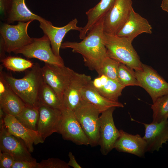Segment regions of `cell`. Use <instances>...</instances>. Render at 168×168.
Instances as JSON below:
<instances>
[{"label":"cell","instance_id":"15","mask_svg":"<svg viewBox=\"0 0 168 168\" xmlns=\"http://www.w3.org/2000/svg\"><path fill=\"white\" fill-rule=\"evenodd\" d=\"M39 22L40 27L50 40L54 53L58 57H61L60 49L63 40L67 33L71 30H77L80 32L83 27L77 26L78 21L76 18L73 19L67 25L61 27L55 26L50 21L44 18Z\"/></svg>","mask_w":168,"mask_h":168},{"label":"cell","instance_id":"1","mask_svg":"<svg viewBox=\"0 0 168 168\" xmlns=\"http://www.w3.org/2000/svg\"><path fill=\"white\" fill-rule=\"evenodd\" d=\"M104 17L92 27L82 41H66L62 43L61 46L63 49H71L73 52L81 54L85 65L97 72L108 57L104 42Z\"/></svg>","mask_w":168,"mask_h":168},{"label":"cell","instance_id":"36","mask_svg":"<svg viewBox=\"0 0 168 168\" xmlns=\"http://www.w3.org/2000/svg\"><path fill=\"white\" fill-rule=\"evenodd\" d=\"M161 7L163 10L168 12V0H162Z\"/></svg>","mask_w":168,"mask_h":168},{"label":"cell","instance_id":"6","mask_svg":"<svg viewBox=\"0 0 168 168\" xmlns=\"http://www.w3.org/2000/svg\"><path fill=\"white\" fill-rule=\"evenodd\" d=\"M50 42L45 35L40 38H33L32 42L16 51L15 54H21L27 58H35L47 63L56 65H64L61 57L54 53Z\"/></svg>","mask_w":168,"mask_h":168},{"label":"cell","instance_id":"5","mask_svg":"<svg viewBox=\"0 0 168 168\" xmlns=\"http://www.w3.org/2000/svg\"><path fill=\"white\" fill-rule=\"evenodd\" d=\"M73 111L88 138L89 145L91 147L98 145L100 111L92 104L83 100Z\"/></svg>","mask_w":168,"mask_h":168},{"label":"cell","instance_id":"11","mask_svg":"<svg viewBox=\"0 0 168 168\" xmlns=\"http://www.w3.org/2000/svg\"><path fill=\"white\" fill-rule=\"evenodd\" d=\"M58 133L61 135L64 139L77 145H89L87 136L72 110L66 108L62 110Z\"/></svg>","mask_w":168,"mask_h":168},{"label":"cell","instance_id":"28","mask_svg":"<svg viewBox=\"0 0 168 168\" xmlns=\"http://www.w3.org/2000/svg\"><path fill=\"white\" fill-rule=\"evenodd\" d=\"M153 121L159 123L168 119V94L158 98L151 105Z\"/></svg>","mask_w":168,"mask_h":168},{"label":"cell","instance_id":"33","mask_svg":"<svg viewBox=\"0 0 168 168\" xmlns=\"http://www.w3.org/2000/svg\"><path fill=\"white\" fill-rule=\"evenodd\" d=\"M12 168H40L39 163L33 160L15 161Z\"/></svg>","mask_w":168,"mask_h":168},{"label":"cell","instance_id":"29","mask_svg":"<svg viewBox=\"0 0 168 168\" xmlns=\"http://www.w3.org/2000/svg\"><path fill=\"white\" fill-rule=\"evenodd\" d=\"M119 82L125 87L128 86H139L133 69L120 63L118 69Z\"/></svg>","mask_w":168,"mask_h":168},{"label":"cell","instance_id":"18","mask_svg":"<svg viewBox=\"0 0 168 168\" xmlns=\"http://www.w3.org/2000/svg\"><path fill=\"white\" fill-rule=\"evenodd\" d=\"M0 107L6 114L16 116L26 105L14 92L0 72Z\"/></svg>","mask_w":168,"mask_h":168},{"label":"cell","instance_id":"34","mask_svg":"<svg viewBox=\"0 0 168 168\" xmlns=\"http://www.w3.org/2000/svg\"><path fill=\"white\" fill-rule=\"evenodd\" d=\"M10 0H0V13L2 15L6 16L8 9Z\"/></svg>","mask_w":168,"mask_h":168},{"label":"cell","instance_id":"14","mask_svg":"<svg viewBox=\"0 0 168 168\" xmlns=\"http://www.w3.org/2000/svg\"><path fill=\"white\" fill-rule=\"evenodd\" d=\"M37 106L39 115L37 130L44 141L53 133L58 132L62 110L42 104Z\"/></svg>","mask_w":168,"mask_h":168},{"label":"cell","instance_id":"27","mask_svg":"<svg viewBox=\"0 0 168 168\" xmlns=\"http://www.w3.org/2000/svg\"><path fill=\"white\" fill-rule=\"evenodd\" d=\"M4 67L13 72H20L31 68L34 65L31 61L21 57L8 56L1 59Z\"/></svg>","mask_w":168,"mask_h":168},{"label":"cell","instance_id":"30","mask_svg":"<svg viewBox=\"0 0 168 168\" xmlns=\"http://www.w3.org/2000/svg\"><path fill=\"white\" fill-rule=\"evenodd\" d=\"M120 63L107 57L104 61L99 71L98 76L104 75L108 78L119 81L118 72Z\"/></svg>","mask_w":168,"mask_h":168},{"label":"cell","instance_id":"37","mask_svg":"<svg viewBox=\"0 0 168 168\" xmlns=\"http://www.w3.org/2000/svg\"><path fill=\"white\" fill-rule=\"evenodd\" d=\"M167 118H168V114H167Z\"/></svg>","mask_w":168,"mask_h":168},{"label":"cell","instance_id":"23","mask_svg":"<svg viewBox=\"0 0 168 168\" xmlns=\"http://www.w3.org/2000/svg\"><path fill=\"white\" fill-rule=\"evenodd\" d=\"M43 18L32 13L27 7L25 0H10L5 19L7 23L15 21L27 22L37 20L39 21Z\"/></svg>","mask_w":168,"mask_h":168},{"label":"cell","instance_id":"31","mask_svg":"<svg viewBox=\"0 0 168 168\" xmlns=\"http://www.w3.org/2000/svg\"><path fill=\"white\" fill-rule=\"evenodd\" d=\"M40 168H70L68 163L57 158L43 160L39 163Z\"/></svg>","mask_w":168,"mask_h":168},{"label":"cell","instance_id":"12","mask_svg":"<svg viewBox=\"0 0 168 168\" xmlns=\"http://www.w3.org/2000/svg\"><path fill=\"white\" fill-rule=\"evenodd\" d=\"M0 128V152L9 153L15 161L35 159L21 139L10 133L4 124Z\"/></svg>","mask_w":168,"mask_h":168},{"label":"cell","instance_id":"8","mask_svg":"<svg viewBox=\"0 0 168 168\" xmlns=\"http://www.w3.org/2000/svg\"><path fill=\"white\" fill-rule=\"evenodd\" d=\"M41 72L44 82L55 91L63 103L64 92L76 72L64 65L47 63L41 68Z\"/></svg>","mask_w":168,"mask_h":168},{"label":"cell","instance_id":"10","mask_svg":"<svg viewBox=\"0 0 168 168\" xmlns=\"http://www.w3.org/2000/svg\"><path fill=\"white\" fill-rule=\"evenodd\" d=\"M115 107L110 108L101 113L98 145L104 155H107L114 148L119 136V130L116 128L114 121L113 113Z\"/></svg>","mask_w":168,"mask_h":168},{"label":"cell","instance_id":"2","mask_svg":"<svg viewBox=\"0 0 168 168\" xmlns=\"http://www.w3.org/2000/svg\"><path fill=\"white\" fill-rule=\"evenodd\" d=\"M41 68L38 63L34 64L24 77L17 79L1 71L11 89L26 105L37 106L39 92L43 82Z\"/></svg>","mask_w":168,"mask_h":168},{"label":"cell","instance_id":"19","mask_svg":"<svg viewBox=\"0 0 168 168\" xmlns=\"http://www.w3.org/2000/svg\"><path fill=\"white\" fill-rule=\"evenodd\" d=\"M114 148L119 152L128 153L139 157H143L147 152V142L139 134L133 135L122 129Z\"/></svg>","mask_w":168,"mask_h":168},{"label":"cell","instance_id":"26","mask_svg":"<svg viewBox=\"0 0 168 168\" xmlns=\"http://www.w3.org/2000/svg\"><path fill=\"white\" fill-rule=\"evenodd\" d=\"M39 115L38 106H31L26 105L20 113L15 116L25 127L37 130Z\"/></svg>","mask_w":168,"mask_h":168},{"label":"cell","instance_id":"9","mask_svg":"<svg viewBox=\"0 0 168 168\" xmlns=\"http://www.w3.org/2000/svg\"><path fill=\"white\" fill-rule=\"evenodd\" d=\"M131 0H116L104 17L103 27L106 34L116 35L127 21L132 7Z\"/></svg>","mask_w":168,"mask_h":168},{"label":"cell","instance_id":"13","mask_svg":"<svg viewBox=\"0 0 168 168\" xmlns=\"http://www.w3.org/2000/svg\"><path fill=\"white\" fill-rule=\"evenodd\" d=\"M4 125L12 134L21 139L30 152L34 151V145L42 143L43 140L37 130L29 128L21 123L14 116L6 114L4 118Z\"/></svg>","mask_w":168,"mask_h":168},{"label":"cell","instance_id":"24","mask_svg":"<svg viewBox=\"0 0 168 168\" xmlns=\"http://www.w3.org/2000/svg\"><path fill=\"white\" fill-rule=\"evenodd\" d=\"M116 0H101L95 7L86 12L87 21L80 32L79 37L83 39L92 27L103 17L113 7Z\"/></svg>","mask_w":168,"mask_h":168},{"label":"cell","instance_id":"32","mask_svg":"<svg viewBox=\"0 0 168 168\" xmlns=\"http://www.w3.org/2000/svg\"><path fill=\"white\" fill-rule=\"evenodd\" d=\"M15 161L14 157L9 153L0 152V168H12Z\"/></svg>","mask_w":168,"mask_h":168},{"label":"cell","instance_id":"3","mask_svg":"<svg viewBox=\"0 0 168 168\" xmlns=\"http://www.w3.org/2000/svg\"><path fill=\"white\" fill-rule=\"evenodd\" d=\"M104 42L108 56L133 69H142V63L133 47L132 42L127 38L105 33Z\"/></svg>","mask_w":168,"mask_h":168},{"label":"cell","instance_id":"4","mask_svg":"<svg viewBox=\"0 0 168 168\" xmlns=\"http://www.w3.org/2000/svg\"><path fill=\"white\" fill-rule=\"evenodd\" d=\"M33 21H18L17 25L4 23L0 27V59L5 58L4 53H15L30 43L33 38L27 33V28Z\"/></svg>","mask_w":168,"mask_h":168},{"label":"cell","instance_id":"17","mask_svg":"<svg viewBox=\"0 0 168 168\" xmlns=\"http://www.w3.org/2000/svg\"><path fill=\"white\" fill-rule=\"evenodd\" d=\"M91 81V76L75 72L63 93V102L65 108L73 111L78 107L82 100V89Z\"/></svg>","mask_w":168,"mask_h":168},{"label":"cell","instance_id":"25","mask_svg":"<svg viewBox=\"0 0 168 168\" xmlns=\"http://www.w3.org/2000/svg\"><path fill=\"white\" fill-rule=\"evenodd\" d=\"M38 104L61 110L65 109L62 101L55 91L44 81L38 95Z\"/></svg>","mask_w":168,"mask_h":168},{"label":"cell","instance_id":"22","mask_svg":"<svg viewBox=\"0 0 168 168\" xmlns=\"http://www.w3.org/2000/svg\"><path fill=\"white\" fill-rule=\"evenodd\" d=\"M95 89L101 95L111 100L119 101L125 87L118 81L110 79L102 75L91 81Z\"/></svg>","mask_w":168,"mask_h":168},{"label":"cell","instance_id":"16","mask_svg":"<svg viewBox=\"0 0 168 168\" xmlns=\"http://www.w3.org/2000/svg\"><path fill=\"white\" fill-rule=\"evenodd\" d=\"M141 123L145 128L143 138L147 143V152L158 151L168 141V119L159 123Z\"/></svg>","mask_w":168,"mask_h":168},{"label":"cell","instance_id":"7","mask_svg":"<svg viewBox=\"0 0 168 168\" xmlns=\"http://www.w3.org/2000/svg\"><path fill=\"white\" fill-rule=\"evenodd\" d=\"M142 69L135 71L139 86L150 96L153 102L168 94V83L152 67L142 63Z\"/></svg>","mask_w":168,"mask_h":168},{"label":"cell","instance_id":"21","mask_svg":"<svg viewBox=\"0 0 168 168\" xmlns=\"http://www.w3.org/2000/svg\"><path fill=\"white\" fill-rule=\"evenodd\" d=\"M91 81L82 89V100L92 104L100 113L111 107H124L123 104L119 101L110 100L101 95L93 86Z\"/></svg>","mask_w":168,"mask_h":168},{"label":"cell","instance_id":"20","mask_svg":"<svg viewBox=\"0 0 168 168\" xmlns=\"http://www.w3.org/2000/svg\"><path fill=\"white\" fill-rule=\"evenodd\" d=\"M152 29L148 21L136 12L133 8L127 21L116 35L126 38L132 42L141 34H151Z\"/></svg>","mask_w":168,"mask_h":168},{"label":"cell","instance_id":"35","mask_svg":"<svg viewBox=\"0 0 168 168\" xmlns=\"http://www.w3.org/2000/svg\"><path fill=\"white\" fill-rule=\"evenodd\" d=\"M68 156L69 158V161L68 163V165L74 168H82V167L77 162L74 156L71 152H69Z\"/></svg>","mask_w":168,"mask_h":168}]
</instances>
